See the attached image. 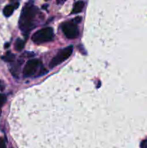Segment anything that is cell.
Here are the masks:
<instances>
[{
	"label": "cell",
	"mask_w": 147,
	"mask_h": 148,
	"mask_svg": "<svg viewBox=\"0 0 147 148\" xmlns=\"http://www.w3.org/2000/svg\"><path fill=\"white\" fill-rule=\"evenodd\" d=\"M37 13V8L32 1L26 4L23 7L19 20V26L24 34H29L33 29L35 17Z\"/></svg>",
	"instance_id": "cell-1"
},
{
	"label": "cell",
	"mask_w": 147,
	"mask_h": 148,
	"mask_svg": "<svg viewBox=\"0 0 147 148\" xmlns=\"http://www.w3.org/2000/svg\"><path fill=\"white\" fill-rule=\"evenodd\" d=\"M54 37L53 30L51 27H47L37 30L32 36V40L36 44L46 43L52 40Z\"/></svg>",
	"instance_id": "cell-2"
},
{
	"label": "cell",
	"mask_w": 147,
	"mask_h": 148,
	"mask_svg": "<svg viewBox=\"0 0 147 148\" xmlns=\"http://www.w3.org/2000/svg\"><path fill=\"white\" fill-rule=\"evenodd\" d=\"M72 52H73V46H68V47L64 48V49L59 51V53L50 61V64H49L50 67H55L56 66L60 64L62 62H64L65 60L69 59L71 55L72 54Z\"/></svg>",
	"instance_id": "cell-3"
},
{
	"label": "cell",
	"mask_w": 147,
	"mask_h": 148,
	"mask_svg": "<svg viewBox=\"0 0 147 148\" xmlns=\"http://www.w3.org/2000/svg\"><path fill=\"white\" fill-rule=\"evenodd\" d=\"M61 29L66 37L69 39H74L79 36V29L74 20L65 22L62 24Z\"/></svg>",
	"instance_id": "cell-4"
},
{
	"label": "cell",
	"mask_w": 147,
	"mask_h": 148,
	"mask_svg": "<svg viewBox=\"0 0 147 148\" xmlns=\"http://www.w3.org/2000/svg\"><path fill=\"white\" fill-rule=\"evenodd\" d=\"M41 62L39 59H34L29 60L26 63L24 69H23V75L24 77H30L33 76L35 72L37 71V68L40 66Z\"/></svg>",
	"instance_id": "cell-5"
},
{
	"label": "cell",
	"mask_w": 147,
	"mask_h": 148,
	"mask_svg": "<svg viewBox=\"0 0 147 148\" xmlns=\"http://www.w3.org/2000/svg\"><path fill=\"white\" fill-rule=\"evenodd\" d=\"M18 5L19 4L18 3H17V4H15V5L9 4V5L6 6V7H4V10H3V13H4V16H6V17H10V16L13 13L14 9L17 8Z\"/></svg>",
	"instance_id": "cell-6"
},
{
	"label": "cell",
	"mask_w": 147,
	"mask_h": 148,
	"mask_svg": "<svg viewBox=\"0 0 147 148\" xmlns=\"http://www.w3.org/2000/svg\"><path fill=\"white\" fill-rule=\"evenodd\" d=\"M84 3L82 1H78L76 2H75V4H74L73 10H72L71 13L72 14H77V13L81 12L82 11V10L84 9Z\"/></svg>",
	"instance_id": "cell-7"
},
{
	"label": "cell",
	"mask_w": 147,
	"mask_h": 148,
	"mask_svg": "<svg viewBox=\"0 0 147 148\" xmlns=\"http://www.w3.org/2000/svg\"><path fill=\"white\" fill-rule=\"evenodd\" d=\"M22 64V62L21 61H19V62H16V64H13L12 66L10 68V72H12L13 76L17 77L19 75V71H20V67L21 66V64Z\"/></svg>",
	"instance_id": "cell-8"
},
{
	"label": "cell",
	"mask_w": 147,
	"mask_h": 148,
	"mask_svg": "<svg viewBox=\"0 0 147 148\" xmlns=\"http://www.w3.org/2000/svg\"><path fill=\"white\" fill-rule=\"evenodd\" d=\"M1 59L4 60V62H12L15 59V56L11 52H7L4 56H1Z\"/></svg>",
	"instance_id": "cell-9"
},
{
	"label": "cell",
	"mask_w": 147,
	"mask_h": 148,
	"mask_svg": "<svg viewBox=\"0 0 147 148\" xmlns=\"http://www.w3.org/2000/svg\"><path fill=\"white\" fill-rule=\"evenodd\" d=\"M24 46V42L23 41L22 39L17 38L15 41V44H14V48L17 51H20L23 49Z\"/></svg>",
	"instance_id": "cell-10"
},
{
	"label": "cell",
	"mask_w": 147,
	"mask_h": 148,
	"mask_svg": "<svg viewBox=\"0 0 147 148\" xmlns=\"http://www.w3.org/2000/svg\"><path fill=\"white\" fill-rule=\"evenodd\" d=\"M6 100H7V98H6L5 95L0 93V108L6 102Z\"/></svg>",
	"instance_id": "cell-11"
},
{
	"label": "cell",
	"mask_w": 147,
	"mask_h": 148,
	"mask_svg": "<svg viewBox=\"0 0 147 148\" xmlns=\"http://www.w3.org/2000/svg\"><path fill=\"white\" fill-rule=\"evenodd\" d=\"M141 148H147V140H143L141 142Z\"/></svg>",
	"instance_id": "cell-12"
},
{
	"label": "cell",
	"mask_w": 147,
	"mask_h": 148,
	"mask_svg": "<svg viewBox=\"0 0 147 148\" xmlns=\"http://www.w3.org/2000/svg\"><path fill=\"white\" fill-rule=\"evenodd\" d=\"M0 148H7L6 147L5 143L1 138H0Z\"/></svg>",
	"instance_id": "cell-13"
},
{
	"label": "cell",
	"mask_w": 147,
	"mask_h": 148,
	"mask_svg": "<svg viewBox=\"0 0 147 148\" xmlns=\"http://www.w3.org/2000/svg\"><path fill=\"white\" fill-rule=\"evenodd\" d=\"M66 1V0H56V1H57V3L59 4H63V3H64Z\"/></svg>",
	"instance_id": "cell-14"
},
{
	"label": "cell",
	"mask_w": 147,
	"mask_h": 148,
	"mask_svg": "<svg viewBox=\"0 0 147 148\" xmlns=\"http://www.w3.org/2000/svg\"><path fill=\"white\" fill-rule=\"evenodd\" d=\"M3 89H4V85H3L2 82L0 81V90H2Z\"/></svg>",
	"instance_id": "cell-15"
},
{
	"label": "cell",
	"mask_w": 147,
	"mask_h": 148,
	"mask_svg": "<svg viewBox=\"0 0 147 148\" xmlns=\"http://www.w3.org/2000/svg\"><path fill=\"white\" fill-rule=\"evenodd\" d=\"M7 47H9V43H6L5 48H7Z\"/></svg>",
	"instance_id": "cell-16"
},
{
	"label": "cell",
	"mask_w": 147,
	"mask_h": 148,
	"mask_svg": "<svg viewBox=\"0 0 147 148\" xmlns=\"http://www.w3.org/2000/svg\"><path fill=\"white\" fill-rule=\"evenodd\" d=\"M11 1H14V0H11Z\"/></svg>",
	"instance_id": "cell-17"
},
{
	"label": "cell",
	"mask_w": 147,
	"mask_h": 148,
	"mask_svg": "<svg viewBox=\"0 0 147 148\" xmlns=\"http://www.w3.org/2000/svg\"><path fill=\"white\" fill-rule=\"evenodd\" d=\"M46 1H48V0H46Z\"/></svg>",
	"instance_id": "cell-18"
}]
</instances>
